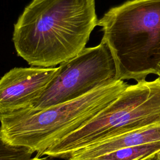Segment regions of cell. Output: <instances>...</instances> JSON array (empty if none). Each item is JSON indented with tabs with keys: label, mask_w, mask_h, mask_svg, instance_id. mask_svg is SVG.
I'll return each instance as SVG.
<instances>
[{
	"label": "cell",
	"mask_w": 160,
	"mask_h": 160,
	"mask_svg": "<svg viewBox=\"0 0 160 160\" xmlns=\"http://www.w3.org/2000/svg\"><path fill=\"white\" fill-rule=\"evenodd\" d=\"M98 21L95 0H32L14 24L12 41L29 65L54 68L86 48Z\"/></svg>",
	"instance_id": "6da1fadb"
},
{
	"label": "cell",
	"mask_w": 160,
	"mask_h": 160,
	"mask_svg": "<svg viewBox=\"0 0 160 160\" xmlns=\"http://www.w3.org/2000/svg\"><path fill=\"white\" fill-rule=\"evenodd\" d=\"M128 84L116 79L76 99L36 109L26 108L0 114V129L9 144L42 156L58 140L76 131L108 106Z\"/></svg>",
	"instance_id": "7a4b0ae2"
},
{
	"label": "cell",
	"mask_w": 160,
	"mask_h": 160,
	"mask_svg": "<svg viewBox=\"0 0 160 160\" xmlns=\"http://www.w3.org/2000/svg\"><path fill=\"white\" fill-rule=\"evenodd\" d=\"M114 57L116 79L144 80L160 64V0H128L98 19Z\"/></svg>",
	"instance_id": "3957f363"
},
{
	"label": "cell",
	"mask_w": 160,
	"mask_h": 160,
	"mask_svg": "<svg viewBox=\"0 0 160 160\" xmlns=\"http://www.w3.org/2000/svg\"><path fill=\"white\" fill-rule=\"evenodd\" d=\"M160 123V78L128 85L83 126L56 141L42 155L68 159L90 144Z\"/></svg>",
	"instance_id": "277c9868"
},
{
	"label": "cell",
	"mask_w": 160,
	"mask_h": 160,
	"mask_svg": "<svg viewBox=\"0 0 160 160\" xmlns=\"http://www.w3.org/2000/svg\"><path fill=\"white\" fill-rule=\"evenodd\" d=\"M116 76L112 54L101 41L61 64L46 89L29 108L41 109L76 99L116 80Z\"/></svg>",
	"instance_id": "5b68a950"
},
{
	"label": "cell",
	"mask_w": 160,
	"mask_h": 160,
	"mask_svg": "<svg viewBox=\"0 0 160 160\" xmlns=\"http://www.w3.org/2000/svg\"><path fill=\"white\" fill-rule=\"evenodd\" d=\"M58 68H14L0 79V114L31 108Z\"/></svg>",
	"instance_id": "8992f818"
},
{
	"label": "cell",
	"mask_w": 160,
	"mask_h": 160,
	"mask_svg": "<svg viewBox=\"0 0 160 160\" xmlns=\"http://www.w3.org/2000/svg\"><path fill=\"white\" fill-rule=\"evenodd\" d=\"M160 141V123L129 131L90 144L73 152L67 160H89L121 148Z\"/></svg>",
	"instance_id": "52a82bcc"
},
{
	"label": "cell",
	"mask_w": 160,
	"mask_h": 160,
	"mask_svg": "<svg viewBox=\"0 0 160 160\" xmlns=\"http://www.w3.org/2000/svg\"><path fill=\"white\" fill-rule=\"evenodd\" d=\"M160 151V141L116 149L89 160H146Z\"/></svg>",
	"instance_id": "ba28073f"
},
{
	"label": "cell",
	"mask_w": 160,
	"mask_h": 160,
	"mask_svg": "<svg viewBox=\"0 0 160 160\" xmlns=\"http://www.w3.org/2000/svg\"><path fill=\"white\" fill-rule=\"evenodd\" d=\"M33 153L27 148L8 142L0 129V160H30Z\"/></svg>",
	"instance_id": "9c48e42d"
},
{
	"label": "cell",
	"mask_w": 160,
	"mask_h": 160,
	"mask_svg": "<svg viewBox=\"0 0 160 160\" xmlns=\"http://www.w3.org/2000/svg\"><path fill=\"white\" fill-rule=\"evenodd\" d=\"M30 160H53L52 159H51L50 157H42V158H40L39 156H36L35 157L31 158Z\"/></svg>",
	"instance_id": "30bf717a"
},
{
	"label": "cell",
	"mask_w": 160,
	"mask_h": 160,
	"mask_svg": "<svg viewBox=\"0 0 160 160\" xmlns=\"http://www.w3.org/2000/svg\"><path fill=\"white\" fill-rule=\"evenodd\" d=\"M156 75H157L158 77L160 78V64L158 66V70H157V72L156 73Z\"/></svg>",
	"instance_id": "8fae6325"
},
{
	"label": "cell",
	"mask_w": 160,
	"mask_h": 160,
	"mask_svg": "<svg viewBox=\"0 0 160 160\" xmlns=\"http://www.w3.org/2000/svg\"><path fill=\"white\" fill-rule=\"evenodd\" d=\"M154 158L156 159V160H160V156H158L156 154H155V156H154Z\"/></svg>",
	"instance_id": "7c38bea8"
},
{
	"label": "cell",
	"mask_w": 160,
	"mask_h": 160,
	"mask_svg": "<svg viewBox=\"0 0 160 160\" xmlns=\"http://www.w3.org/2000/svg\"><path fill=\"white\" fill-rule=\"evenodd\" d=\"M151 157V158H148V159H146V160H156L155 158H154V157Z\"/></svg>",
	"instance_id": "4fadbf2b"
},
{
	"label": "cell",
	"mask_w": 160,
	"mask_h": 160,
	"mask_svg": "<svg viewBox=\"0 0 160 160\" xmlns=\"http://www.w3.org/2000/svg\"><path fill=\"white\" fill-rule=\"evenodd\" d=\"M156 155H158V156H160V151H159L158 153H156Z\"/></svg>",
	"instance_id": "5bb4252c"
}]
</instances>
